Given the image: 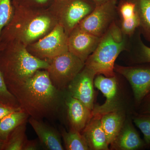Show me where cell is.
I'll return each mask as SVG.
<instances>
[{
    "mask_svg": "<svg viewBox=\"0 0 150 150\" xmlns=\"http://www.w3.org/2000/svg\"><path fill=\"white\" fill-rule=\"evenodd\" d=\"M21 109L37 120L57 118L64 105V91L52 84L47 71L38 70L23 83L8 89Z\"/></svg>",
    "mask_w": 150,
    "mask_h": 150,
    "instance_id": "6da1fadb",
    "label": "cell"
},
{
    "mask_svg": "<svg viewBox=\"0 0 150 150\" xmlns=\"http://www.w3.org/2000/svg\"><path fill=\"white\" fill-rule=\"evenodd\" d=\"M13 4V17L1 33L0 49L13 42L27 47L47 35L58 24L48 8H32Z\"/></svg>",
    "mask_w": 150,
    "mask_h": 150,
    "instance_id": "7a4b0ae2",
    "label": "cell"
},
{
    "mask_svg": "<svg viewBox=\"0 0 150 150\" xmlns=\"http://www.w3.org/2000/svg\"><path fill=\"white\" fill-rule=\"evenodd\" d=\"M46 60L36 58L18 42L6 44L0 49V71L8 89L23 83L38 70L47 69Z\"/></svg>",
    "mask_w": 150,
    "mask_h": 150,
    "instance_id": "3957f363",
    "label": "cell"
},
{
    "mask_svg": "<svg viewBox=\"0 0 150 150\" xmlns=\"http://www.w3.org/2000/svg\"><path fill=\"white\" fill-rule=\"evenodd\" d=\"M128 44L127 36L114 22L101 38L96 49L86 60L84 67L96 76H115V60L122 51L126 50Z\"/></svg>",
    "mask_w": 150,
    "mask_h": 150,
    "instance_id": "277c9868",
    "label": "cell"
},
{
    "mask_svg": "<svg viewBox=\"0 0 150 150\" xmlns=\"http://www.w3.org/2000/svg\"><path fill=\"white\" fill-rule=\"evenodd\" d=\"M96 7L91 0H55L48 8L69 36Z\"/></svg>",
    "mask_w": 150,
    "mask_h": 150,
    "instance_id": "5b68a950",
    "label": "cell"
},
{
    "mask_svg": "<svg viewBox=\"0 0 150 150\" xmlns=\"http://www.w3.org/2000/svg\"><path fill=\"white\" fill-rule=\"evenodd\" d=\"M46 70L53 85L64 91L71 82L83 69L85 62L69 51L46 60Z\"/></svg>",
    "mask_w": 150,
    "mask_h": 150,
    "instance_id": "8992f818",
    "label": "cell"
},
{
    "mask_svg": "<svg viewBox=\"0 0 150 150\" xmlns=\"http://www.w3.org/2000/svg\"><path fill=\"white\" fill-rule=\"evenodd\" d=\"M68 37L62 25L58 24L49 33L28 46L26 49L36 58L49 60L69 51Z\"/></svg>",
    "mask_w": 150,
    "mask_h": 150,
    "instance_id": "52a82bcc",
    "label": "cell"
},
{
    "mask_svg": "<svg viewBox=\"0 0 150 150\" xmlns=\"http://www.w3.org/2000/svg\"><path fill=\"white\" fill-rule=\"evenodd\" d=\"M118 1H112L96 6L76 26L81 30L101 38L115 21Z\"/></svg>",
    "mask_w": 150,
    "mask_h": 150,
    "instance_id": "ba28073f",
    "label": "cell"
},
{
    "mask_svg": "<svg viewBox=\"0 0 150 150\" xmlns=\"http://www.w3.org/2000/svg\"><path fill=\"white\" fill-rule=\"evenodd\" d=\"M114 71L124 76L131 85L137 108L150 91V64L129 67L115 64Z\"/></svg>",
    "mask_w": 150,
    "mask_h": 150,
    "instance_id": "9c48e42d",
    "label": "cell"
},
{
    "mask_svg": "<svg viewBox=\"0 0 150 150\" xmlns=\"http://www.w3.org/2000/svg\"><path fill=\"white\" fill-rule=\"evenodd\" d=\"M94 85L105 97V101L101 105H95L92 110V117L101 118L108 112L122 110L118 95V85L116 76L107 77L97 75Z\"/></svg>",
    "mask_w": 150,
    "mask_h": 150,
    "instance_id": "30bf717a",
    "label": "cell"
},
{
    "mask_svg": "<svg viewBox=\"0 0 150 150\" xmlns=\"http://www.w3.org/2000/svg\"><path fill=\"white\" fill-rule=\"evenodd\" d=\"M95 76L92 71L84 67L65 90L69 95L80 100L91 111L94 105Z\"/></svg>",
    "mask_w": 150,
    "mask_h": 150,
    "instance_id": "8fae6325",
    "label": "cell"
},
{
    "mask_svg": "<svg viewBox=\"0 0 150 150\" xmlns=\"http://www.w3.org/2000/svg\"><path fill=\"white\" fill-rule=\"evenodd\" d=\"M100 39L76 27L68 37L69 51L85 62L96 49Z\"/></svg>",
    "mask_w": 150,
    "mask_h": 150,
    "instance_id": "7c38bea8",
    "label": "cell"
},
{
    "mask_svg": "<svg viewBox=\"0 0 150 150\" xmlns=\"http://www.w3.org/2000/svg\"><path fill=\"white\" fill-rule=\"evenodd\" d=\"M64 105L70 129L81 133L92 117L91 110L80 100L69 95L66 91Z\"/></svg>",
    "mask_w": 150,
    "mask_h": 150,
    "instance_id": "4fadbf2b",
    "label": "cell"
},
{
    "mask_svg": "<svg viewBox=\"0 0 150 150\" xmlns=\"http://www.w3.org/2000/svg\"><path fill=\"white\" fill-rule=\"evenodd\" d=\"M110 149L139 150L146 149L144 141L134 127L131 119L125 120L117 137L110 145Z\"/></svg>",
    "mask_w": 150,
    "mask_h": 150,
    "instance_id": "5bb4252c",
    "label": "cell"
},
{
    "mask_svg": "<svg viewBox=\"0 0 150 150\" xmlns=\"http://www.w3.org/2000/svg\"><path fill=\"white\" fill-rule=\"evenodd\" d=\"M28 121L37 134L41 146L47 150H64L62 136L56 129L43 122L30 117Z\"/></svg>",
    "mask_w": 150,
    "mask_h": 150,
    "instance_id": "9a60e30c",
    "label": "cell"
},
{
    "mask_svg": "<svg viewBox=\"0 0 150 150\" xmlns=\"http://www.w3.org/2000/svg\"><path fill=\"white\" fill-rule=\"evenodd\" d=\"M81 133L85 138L90 150H109V144L100 118L92 117Z\"/></svg>",
    "mask_w": 150,
    "mask_h": 150,
    "instance_id": "2e32d148",
    "label": "cell"
},
{
    "mask_svg": "<svg viewBox=\"0 0 150 150\" xmlns=\"http://www.w3.org/2000/svg\"><path fill=\"white\" fill-rule=\"evenodd\" d=\"M125 120L126 116L122 110L108 112L100 118L101 125L109 145L117 137Z\"/></svg>",
    "mask_w": 150,
    "mask_h": 150,
    "instance_id": "e0dca14e",
    "label": "cell"
},
{
    "mask_svg": "<svg viewBox=\"0 0 150 150\" xmlns=\"http://www.w3.org/2000/svg\"><path fill=\"white\" fill-rule=\"evenodd\" d=\"M29 116L22 110L12 112L0 121V140L5 142L10 134L21 124L27 122Z\"/></svg>",
    "mask_w": 150,
    "mask_h": 150,
    "instance_id": "ac0fdd59",
    "label": "cell"
},
{
    "mask_svg": "<svg viewBox=\"0 0 150 150\" xmlns=\"http://www.w3.org/2000/svg\"><path fill=\"white\" fill-rule=\"evenodd\" d=\"M134 3L139 20L138 29L145 39L150 42V0H131Z\"/></svg>",
    "mask_w": 150,
    "mask_h": 150,
    "instance_id": "d6986e66",
    "label": "cell"
},
{
    "mask_svg": "<svg viewBox=\"0 0 150 150\" xmlns=\"http://www.w3.org/2000/svg\"><path fill=\"white\" fill-rule=\"evenodd\" d=\"M60 133L66 150H90L85 138L81 132L72 129L67 131L62 129Z\"/></svg>",
    "mask_w": 150,
    "mask_h": 150,
    "instance_id": "ffe728a7",
    "label": "cell"
},
{
    "mask_svg": "<svg viewBox=\"0 0 150 150\" xmlns=\"http://www.w3.org/2000/svg\"><path fill=\"white\" fill-rule=\"evenodd\" d=\"M27 122L21 124L12 131L4 142L3 150H22L25 141Z\"/></svg>",
    "mask_w": 150,
    "mask_h": 150,
    "instance_id": "44dd1931",
    "label": "cell"
},
{
    "mask_svg": "<svg viewBox=\"0 0 150 150\" xmlns=\"http://www.w3.org/2000/svg\"><path fill=\"white\" fill-rule=\"evenodd\" d=\"M132 119L144 135L146 148L150 149V114L135 112Z\"/></svg>",
    "mask_w": 150,
    "mask_h": 150,
    "instance_id": "7402d4cb",
    "label": "cell"
},
{
    "mask_svg": "<svg viewBox=\"0 0 150 150\" xmlns=\"http://www.w3.org/2000/svg\"><path fill=\"white\" fill-rule=\"evenodd\" d=\"M132 61L134 64H150V47L145 45L141 39L139 30Z\"/></svg>",
    "mask_w": 150,
    "mask_h": 150,
    "instance_id": "603a6c76",
    "label": "cell"
},
{
    "mask_svg": "<svg viewBox=\"0 0 150 150\" xmlns=\"http://www.w3.org/2000/svg\"><path fill=\"white\" fill-rule=\"evenodd\" d=\"M14 11L12 0H0V36L4 28L11 20Z\"/></svg>",
    "mask_w": 150,
    "mask_h": 150,
    "instance_id": "cb8c5ba5",
    "label": "cell"
},
{
    "mask_svg": "<svg viewBox=\"0 0 150 150\" xmlns=\"http://www.w3.org/2000/svg\"><path fill=\"white\" fill-rule=\"evenodd\" d=\"M0 103L15 108H20L17 100L6 85L4 77L0 71Z\"/></svg>",
    "mask_w": 150,
    "mask_h": 150,
    "instance_id": "d4e9b609",
    "label": "cell"
},
{
    "mask_svg": "<svg viewBox=\"0 0 150 150\" xmlns=\"http://www.w3.org/2000/svg\"><path fill=\"white\" fill-rule=\"evenodd\" d=\"M140 22L137 13L130 18L121 20L120 29L124 35L131 37L134 35L139 27Z\"/></svg>",
    "mask_w": 150,
    "mask_h": 150,
    "instance_id": "484cf974",
    "label": "cell"
},
{
    "mask_svg": "<svg viewBox=\"0 0 150 150\" xmlns=\"http://www.w3.org/2000/svg\"><path fill=\"white\" fill-rule=\"evenodd\" d=\"M117 11L121 20L130 18L137 14L135 4L131 0H121L117 6Z\"/></svg>",
    "mask_w": 150,
    "mask_h": 150,
    "instance_id": "4316f807",
    "label": "cell"
},
{
    "mask_svg": "<svg viewBox=\"0 0 150 150\" xmlns=\"http://www.w3.org/2000/svg\"><path fill=\"white\" fill-rule=\"evenodd\" d=\"M55 0H12V3L25 7L35 9H47Z\"/></svg>",
    "mask_w": 150,
    "mask_h": 150,
    "instance_id": "83f0119b",
    "label": "cell"
},
{
    "mask_svg": "<svg viewBox=\"0 0 150 150\" xmlns=\"http://www.w3.org/2000/svg\"><path fill=\"white\" fill-rule=\"evenodd\" d=\"M137 109V112L139 113L150 114V91L142 100Z\"/></svg>",
    "mask_w": 150,
    "mask_h": 150,
    "instance_id": "f1b7e54d",
    "label": "cell"
},
{
    "mask_svg": "<svg viewBox=\"0 0 150 150\" xmlns=\"http://www.w3.org/2000/svg\"><path fill=\"white\" fill-rule=\"evenodd\" d=\"M21 110V108L13 107L4 103H0V121L9 114Z\"/></svg>",
    "mask_w": 150,
    "mask_h": 150,
    "instance_id": "f546056e",
    "label": "cell"
},
{
    "mask_svg": "<svg viewBox=\"0 0 150 150\" xmlns=\"http://www.w3.org/2000/svg\"><path fill=\"white\" fill-rule=\"evenodd\" d=\"M41 146L39 140L27 139L25 141L22 150H37L40 149Z\"/></svg>",
    "mask_w": 150,
    "mask_h": 150,
    "instance_id": "4dcf8cb0",
    "label": "cell"
},
{
    "mask_svg": "<svg viewBox=\"0 0 150 150\" xmlns=\"http://www.w3.org/2000/svg\"><path fill=\"white\" fill-rule=\"evenodd\" d=\"M96 6L100 5L103 4H105V3L108 2L112 1H118V0H91Z\"/></svg>",
    "mask_w": 150,
    "mask_h": 150,
    "instance_id": "1f68e13d",
    "label": "cell"
},
{
    "mask_svg": "<svg viewBox=\"0 0 150 150\" xmlns=\"http://www.w3.org/2000/svg\"><path fill=\"white\" fill-rule=\"evenodd\" d=\"M4 142V141L0 140V150H3Z\"/></svg>",
    "mask_w": 150,
    "mask_h": 150,
    "instance_id": "d6a6232c",
    "label": "cell"
}]
</instances>
